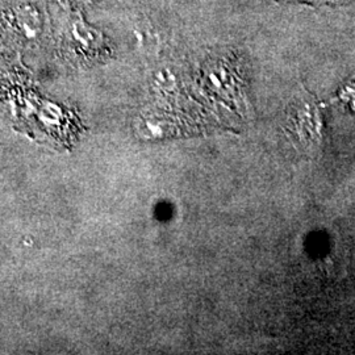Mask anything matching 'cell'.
I'll list each match as a JSON object with an SVG mask.
<instances>
[{
	"label": "cell",
	"instance_id": "4",
	"mask_svg": "<svg viewBox=\"0 0 355 355\" xmlns=\"http://www.w3.org/2000/svg\"><path fill=\"white\" fill-rule=\"evenodd\" d=\"M337 99L347 105L350 110L355 111V76L338 91Z\"/></svg>",
	"mask_w": 355,
	"mask_h": 355
},
{
	"label": "cell",
	"instance_id": "2",
	"mask_svg": "<svg viewBox=\"0 0 355 355\" xmlns=\"http://www.w3.org/2000/svg\"><path fill=\"white\" fill-rule=\"evenodd\" d=\"M10 26L21 40L33 41L42 32V16L35 6L21 4L11 10Z\"/></svg>",
	"mask_w": 355,
	"mask_h": 355
},
{
	"label": "cell",
	"instance_id": "1",
	"mask_svg": "<svg viewBox=\"0 0 355 355\" xmlns=\"http://www.w3.org/2000/svg\"><path fill=\"white\" fill-rule=\"evenodd\" d=\"M292 124L297 132L313 142H318L321 135V112L316 99L305 92L292 104L290 111Z\"/></svg>",
	"mask_w": 355,
	"mask_h": 355
},
{
	"label": "cell",
	"instance_id": "3",
	"mask_svg": "<svg viewBox=\"0 0 355 355\" xmlns=\"http://www.w3.org/2000/svg\"><path fill=\"white\" fill-rule=\"evenodd\" d=\"M71 35L76 44L87 51H98L104 46L102 33L87 24L83 19H76L71 26Z\"/></svg>",
	"mask_w": 355,
	"mask_h": 355
}]
</instances>
